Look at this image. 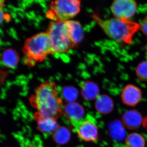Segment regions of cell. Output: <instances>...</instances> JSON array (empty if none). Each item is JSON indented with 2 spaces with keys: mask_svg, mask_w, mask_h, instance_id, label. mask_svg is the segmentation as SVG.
Segmentation results:
<instances>
[{
  "mask_svg": "<svg viewBox=\"0 0 147 147\" xmlns=\"http://www.w3.org/2000/svg\"><path fill=\"white\" fill-rule=\"evenodd\" d=\"M2 61L3 63L6 66L9 68H13L18 65L19 57L15 50L8 49L3 53Z\"/></svg>",
  "mask_w": 147,
  "mask_h": 147,
  "instance_id": "cell-14",
  "label": "cell"
},
{
  "mask_svg": "<svg viewBox=\"0 0 147 147\" xmlns=\"http://www.w3.org/2000/svg\"><path fill=\"white\" fill-rule=\"evenodd\" d=\"M4 6V1H0V24H2L5 17L3 10V7Z\"/></svg>",
  "mask_w": 147,
  "mask_h": 147,
  "instance_id": "cell-19",
  "label": "cell"
},
{
  "mask_svg": "<svg viewBox=\"0 0 147 147\" xmlns=\"http://www.w3.org/2000/svg\"><path fill=\"white\" fill-rule=\"evenodd\" d=\"M82 89L83 94L87 99H92L98 96V87L93 82H85L82 85Z\"/></svg>",
  "mask_w": 147,
  "mask_h": 147,
  "instance_id": "cell-16",
  "label": "cell"
},
{
  "mask_svg": "<svg viewBox=\"0 0 147 147\" xmlns=\"http://www.w3.org/2000/svg\"><path fill=\"white\" fill-rule=\"evenodd\" d=\"M34 117L36 121L38 129L43 133L53 134L59 127L56 119L41 117L36 113Z\"/></svg>",
  "mask_w": 147,
  "mask_h": 147,
  "instance_id": "cell-10",
  "label": "cell"
},
{
  "mask_svg": "<svg viewBox=\"0 0 147 147\" xmlns=\"http://www.w3.org/2000/svg\"><path fill=\"white\" fill-rule=\"evenodd\" d=\"M142 92L135 85L129 84L123 88L121 93V99L124 105L134 107L141 101Z\"/></svg>",
  "mask_w": 147,
  "mask_h": 147,
  "instance_id": "cell-8",
  "label": "cell"
},
{
  "mask_svg": "<svg viewBox=\"0 0 147 147\" xmlns=\"http://www.w3.org/2000/svg\"><path fill=\"white\" fill-rule=\"evenodd\" d=\"M140 26V29L145 35L147 36V17L143 20Z\"/></svg>",
  "mask_w": 147,
  "mask_h": 147,
  "instance_id": "cell-20",
  "label": "cell"
},
{
  "mask_svg": "<svg viewBox=\"0 0 147 147\" xmlns=\"http://www.w3.org/2000/svg\"><path fill=\"white\" fill-rule=\"evenodd\" d=\"M63 115L73 127L85 117V111L79 103L70 102L64 105Z\"/></svg>",
  "mask_w": 147,
  "mask_h": 147,
  "instance_id": "cell-9",
  "label": "cell"
},
{
  "mask_svg": "<svg viewBox=\"0 0 147 147\" xmlns=\"http://www.w3.org/2000/svg\"><path fill=\"white\" fill-rule=\"evenodd\" d=\"M46 32L50 37L53 54L67 53L76 45L70 36L67 21H53Z\"/></svg>",
  "mask_w": 147,
  "mask_h": 147,
  "instance_id": "cell-4",
  "label": "cell"
},
{
  "mask_svg": "<svg viewBox=\"0 0 147 147\" xmlns=\"http://www.w3.org/2000/svg\"><path fill=\"white\" fill-rule=\"evenodd\" d=\"M81 1L77 0H59L51 2L49 18L54 21H67L71 20L81 10Z\"/></svg>",
  "mask_w": 147,
  "mask_h": 147,
  "instance_id": "cell-5",
  "label": "cell"
},
{
  "mask_svg": "<svg viewBox=\"0 0 147 147\" xmlns=\"http://www.w3.org/2000/svg\"><path fill=\"white\" fill-rule=\"evenodd\" d=\"M126 147H145L146 140L144 137L137 132L129 134L125 141Z\"/></svg>",
  "mask_w": 147,
  "mask_h": 147,
  "instance_id": "cell-15",
  "label": "cell"
},
{
  "mask_svg": "<svg viewBox=\"0 0 147 147\" xmlns=\"http://www.w3.org/2000/svg\"><path fill=\"white\" fill-rule=\"evenodd\" d=\"M55 141L59 143H63L67 141L69 139V131L63 127H59L53 133Z\"/></svg>",
  "mask_w": 147,
  "mask_h": 147,
  "instance_id": "cell-17",
  "label": "cell"
},
{
  "mask_svg": "<svg viewBox=\"0 0 147 147\" xmlns=\"http://www.w3.org/2000/svg\"><path fill=\"white\" fill-rule=\"evenodd\" d=\"M73 127L78 137L82 141L95 142L98 140V127L91 116L85 117Z\"/></svg>",
  "mask_w": 147,
  "mask_h": 147,
  "instance_id": "cell-6",
  "label": "cell"
},
{
  "mask_svg": "<svg viewBox=\"0 0 147 147\" xmlns=\"http://www.w3.org/2000/svg\"><path fill=\"white\" fill-rule=\"evenodd\" d=\"M137 3L132 0H116L111 5V11L115 18L129 20L137 11Z\"/></svg>",
  "mask_w": 147,
  "mask_h": 147,
  "instance_id": "cell-7",
  "label": "cell"
},
{
  "mask_svg": "<svg viewBox=\"0 0 147 147\" xmlns=\"http://www.w3.org/2000/svg\"></svg>",
  "mask_w": 147,
  "mask_h": 147,
  "instance_id": "cell-23",
  "label": "cell"
},
{
  "mask_svg": "<svg viewBox=\"0 0 147 147\" xmlns=\"http://www.w3.org/2000/svg\"><path fill=\"white\" fill-rule=\"evenodd\" d=\"M67 23L71 39L76 45L82 41L84 37V32L82 25L79 21L72 20L67 21Z\"/></svg>",
  "mask_w": 147,
  "mask_h": 147,
  "instance_id": "cell-12",
  "label": "cell"
},
{
  "mask_svg": "<svg viewBox=\"0 0 147 147\" xmlns=\"http://www.w3.org/2000/svg\"><path fill=\"white\" fill-rule=\"evenodd\" d=\"M24 62L27 65L33 66L36 63L45 60L53 54L52 44L47 32L38 33L27 38L24 42Z\"/></svg>",
  "mask_w": 147,
  "mask_h": 147,
  "instance_id": "cell-3",
  "label": "cell"
},
{
  "mask_svg": "<svg viewBox=\"0 0 147 147\" xmlns=\"http://www.w3.org/2000/svg\"><path fill=\"white\" fill-rule=\"evenodd\" d=\"M143 124L144 125L145 127L147 128V117L144 119V122H143Z\"/></svg>",
  "mask_w": 147,
  "mask_h": 147,
  "instance_id": "cell-21",
  "label": "cell"
},
{
  "mask_svg": "<svg viewBox=\"0 0 147 147\" xmlns=\"http://www.w3.org/2000/svg\"><path fill=\"white\" fill-rule=\"evenodd\" d=\"M136 73L140 80L147 82V61L139 64L137 67Z\"/></svg>",
  "mask_w": 147,
  "mask_h": 147,
  "instance_id": "cell-18",
  "label": "cell"
},
{
  "mask_svg": "<svg viewBox=\"0 0 147 147\" xmlns=\"http://www.w3.org/2000/svg\"><path fill=\"white\" fill-rule=\"evenodd\" d=\"M92 17L105 34L117 42L131 43L134 34L140 29L139 24L129 20L116 18L104 20L96 14Z\"/></svg>",
  "mask_w": 147,
  "mask_h": 147,
  "instance_id": "cell-2",
  "label": "cell"
},
{
  "mask_svg": "<svg viewBox=\"0 0 147 147\" xmlns=\"http://www.w3.org/2000/svg\"><path fill=\"white\" fill-rule=\"evenodd\" d=\"M36 114L44 117L57 119L63 115L64 105L55 82L45 81L36 88L30 98Z\"/></svg>",
  "mask_w": 147,
  "mask_h": 147,
  "instance_id": "cell-1",
  "label": "cell"
},
{
  "mask_svg": "<svg viewBox=\"0 0 147 147\" xmlns=\"http://www.w3.org/2000/svg\"><path fill=\"white\" fill-rule=\"evenodd\" d=\"M146 50H147V47H146Z\"/></svg>",
  "mask_w": 147,
  "mask_h": 147,
  "instance_id": "cell-22",
  "label": "cell"
},
{
  "mask_svg": "<svg viewBox=\"0 0 147 147\" xmlns=\"http://www.w3.org/2000/svg\"><path fill=\"white\" fill-rule=\"evenodd\" d=\"M122 122L125 127L129 129H136L143 123L142 115L135 110H130L125 112L122 116Z\"/></svg>",
  "mask_w": 147,
  "mask_h": 147,
  "instance_id": "cell-11",
  "label": "cell"
},
{
  "mask_svg": "<svg viewBox=\"0 0 147 147\" xmlns=\"http://www.w3.org/2000/svg\"><path fill=\"white\" fill-rule=\"evenodd\" d=\"M114 102L111 98L108 96H98L96 107L98 112L102 114H108L113 110Z\"/></svg>",
  "mask_w": 147,
  "mask_h": 147,
  "instance_id": "cell-13",
  "label": "cell"
}]
</instances>
